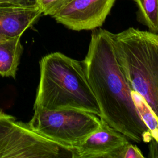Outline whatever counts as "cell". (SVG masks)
Returning <instances> with one entry per match:
<instances>
[{
	"label": "cell",
	"mask_w": 158,
	"mask_h": 158,
	"mask_svg": "<svg viewBox=\"0 0 158 158\" xmlns=\"http://www.w3.org/2000/svg\"><path fill=\"white\" fill-rule=\"evenodd\" d=\"M82 63L99 107V118L127 138L149 143L152 137L139 115L133 89L117 59L111 32L98 28L93 30Z\"/></svg>",
	"instance_id": "1"
},
{
	"label": "cell",
	"mask_w": 158,
	"mask_h": 158,
	"mask_svg": "<svg viewBox=\"0 0 158 158\" xmlns=\"http://www.w3.org/2000/svg\"><path fill=\"white\" fill-rule=\"evenodd\" d=\"M40 67V78L34 109L72 108L100 117L99 107L82 61L55 52L44 56Z\"/></svg>",
	"instance_id": "2"
},
{
	"label": "cell",
	"mask_w": 158,
	"mask_h": 158,
	"mask_svg": "<svg viewBox=\"0 0 158 158\" xmlns=\"http://www.w3.org/2000/svg\"><path fill=\"white\" fill-rule=\"evenodd\" d=\"M121 69L131 89L158 117V33L130 27L111 33Z\"/></svg>",
	"instance_id": "3"
},
{
	"label": "cell",
	"mask_w": 158,
	"mask_h": 158,
	"mask_svg": "<svg viewBox=\"0 0 158 158\" xmlns=\"http://www.w3.org/2000/svg\"><path fill=\"white\" fill-rule=\"evenodd\" d=\"M0 158H75V148L55 142L0 109Z\"/></svg>",
	"instance_id": "4"
},
{
	"label": "cell",
	"mask_w": 158,
	"mask_h": 158,
	"mask_svg": "<svg viewBox=\"0 0 158 158\" xmlns=\"http://www.w3.org/2000/svg\"><path fill=\"white\" fill-rule=\"evenodd\" d=\"M28 122L36 133L60 144L75 148L96 130L101 119L96 115L80 109H34Z\"/></svg>",
	"instance_id": "5"
},
{
	"label": "cell",
	"mask_w": 158,
	"mask_h": 158,
	"mask_svg": "<svg viewBox=\"0 0 158 158\" xmlns=\"http://www.w3.org/2000/svg\"><path fill=\"white\" fill-rule=\"evenodd\" d=\"M116 0H69L52 17L74 31L101 27Z\"/></svg>",
	"instance_id": "6"
},
{
	"label": "cell",
	"mask_w": 158,
	"mask_h": 158,
	"mask_svg": "<svg viewBox=\"0 0 158 158\" xmlns=\"http://www.w3.org/2000/svg\"><path fill=\"white\" fill-rule=\"evenodd\" d=\"M101 119L99 127L75 148V158H110L129 143L127 138Z\"/></svg>",
	"instance_id": "7"
},
{
	"label": "cell",
	"mask_w": 158,
	"mask_h": 158,
	"mask_svg": "<svg viewBox=\"0 0 158 158\" xmlns=\"http://www.w3.org/2000/svg\"><path fill=\"white\" fill-rule=\"evenodd\" d=\"M43 14L39 7L0 6V35L21 36Z\"/></svg>",
	"instance_id": "8"
},
{
	"label": "cell",
	"mask_w": 158,
	"mask_h": 158,
	"mask_svg": "<svg viewBox=\"0 0 158 158\" xmlns=\"http://www.w3.org/2000/svg\"><path fill=\"white\" fill-rule=\"evenodd\" d=\"M20 37L9 38L0 42V75L15 78L23 48Z\"/></svg>",
	"instance_id": "9"
},
{
	"label": "cell",
	"mask_w": 158,
	"mask_h": 158,
	"mask_svg": "<svg viewBox=\"0 0 158 158\" xmlns=\"http://www.w3.org/2000/svg\"><path fill=\"white\" fill-rule=\"evenodd\" d=\"M138 7V19L150 31L158 33V0H132Z\"/></svg>",
	"instance_id": "10"
},
{
	"label": "cell",
	"mask_w": 158,
	"mask_h": 158,
	"mask_svg": "<svg viewBox=\"0 0 158 158\" xmlns=\"http://www.w3.org/2000/svg\"><path fill=\"white\" fill-rule=\"evenodd\" d=\"M132 97L139 115L149 131L152 138L158 141V117L139 93L132 90Z\"/></svg>",
	"instance_id": "11"
},
{
	"label": "cell",
	"mask_w": 158,
	"mask_h": 158,
	"mask_svg": "<svg viewBox=\"0 0 158 158\" xmlns=\"http://www.w3.org/2000/svg\"><path fill=\"white\" fill-rule=\"evenodd\" d=\"M144 156L140 149L134 144L130 143L125 144L115 152L110 158H144Z\"/></svg>",
	"instance_id": "12"
},
{
	"label": "cell",
	"mask_w": 158,
	"mask_h": 158,
	"mask_svg": "<svg viewBox=\"0 0 158 158\" xmlns=\"http://www.w3.org/2000/svg\"><path fill=\"white\" fill-rule=\"evenodd\" d=\"M69 0H38V5L42 14L53 16Z\"/></svg>",
	"instance_id": "13"
},
{
	"label": "cell",
	"mask_w": 158,
	"mask_h": 158,
	"mask_svg": "<svg viewBox=\"0 0 158 158\" xmlns=\"http://www.w3.org/2000/svg\"><path fill=\"white\" fill-rule=\"evenodd\" d=\"M0 6L39 7L38 0H0Z\"/></svg>",
	"instance_id": "14"
},
{
	"label": "cell",
	"mask_w": 158,
	"mask_h": 158,
	"mask_svg": "<svg viewBox=\"0 0 158 158\" xmlns=\"http://www.w3.org/2000/svg\"><path fill=\"white\" fill-rule=\"evenodd\" d=\"M149 158H158V141L151 138L149 142Z\"/></svg>",
	"instance_id": "15"
},
{
	"label": "cell",
	"mask_w": 158,
	"mask_h": 158,
	"mask_svg": "<svg viewBox=\"0 0 158 158\" xmlns=\"http://www.w3.org/2000/svg\"><path fill=\"white\" fill-rule=\"evenodd\" d=\"M9 38H8V37H6V36H2V35H0V42H2V41H4Z\"/></svg>",
	"instance_id": "16"
}]
</instances>
